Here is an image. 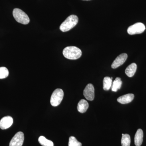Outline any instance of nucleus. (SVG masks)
<instances>
[{
    "instance_id": "obj_15",
    "label": "nucleus",
    "mask_w": 146,
    "mask_h": 146,
    "mask_svg": "<svg viewBox=\"0 0 146 146\" xmlns=\"http://www.w3.org/2000/svg\"><path fill=\"white\" fill-rule=\"evenodd\" d=\"M112 77H105L103 80V89L105 91H108L112 85Z\"/></svg>"
},
{
    "instance_id": "obj_19",
    "label": "nucleus",
    "mask_w": 146,
    "mask_h": 146,
    "mask_svg": "<svg viewBox=\"0 0 146 146\" xmlns=\"http://www.w3.org/2000/svg\"><path fill=\"white\" fill-rule=\"evenodd\" d=\"M8 69L5 67L0 68V79L5 78L9 76Z\"/></svg>"
},
{
    "instance_id": "obj_4",
    "label": "nucleus",
    "mask_w": 146,
    "mask_h": 146,
    "mask_svg": "<svg viewBox=\"0 0 146 146\" xmlns=\"http://www.w3.org/2000/svg\"><path fill=\"white\" fill-rule=\"evenodd\" d=\"M64 96V92L62 89H57L55 90L52 94L50 98V104L54 107L57 106L62 102Z\"/></svg>"
},
{
    "instance_id": "obj_3",
    "label": "nucleus",
    "mask_w": 146,
    "mask_h": 146,
    "mask_svg": "<svg viewBox=\"0 0 146 146\" xmlns=\"http://www.w3.org/2000/svg\"><path fill=\"white\" fill-rule=\"evenodd\" d=\"M13 17L16 21L23 25H27L30 22L29 16L23 10L18 8H15L13 11Z\"/></svg>"
},
{
    "instance_id": "obj_7",
    "label": "nucleus",
    "mask_w": 146,
    "mask_h": 146,
    "mask_svg": "<svg viewBox=\"0 0 146 146\" xmlns=\"http://www.w3.org/2000/svg\"><path fill=\"white\" fill-rule=\"evenodd\" d=\"M83 95L86 100L93 101L95 98V89L92 84H87L83 91Z\"/></svg>"
},
{
    "instance_id": "obj_14",
    "label": "nucleus",
    "mask_w": 146,
    "mask_h": 146,
    "mask_svg": "<svg viewBox=\"0 0 146 146\" xmlns=\"http://www.w3.org/2000/svg\"><path fill=\"white\" fill-rule=\"evenodd\" d=\"M122 84V81L121 80V79L120 78H117L112 83L111 88L112 91L113 92H117L118 90L121 89Z\"/></svg>"
},
{
    "instance_id": "obj_10",
    "label": "nucleus",
    "mask_w": 146,
    "mask_h": 146,
    "mask_svg": "<svg viewBox=\"0 0 146 146\" xmlns=\"http://www.w3.org/2000/svg\"><path fill=\"white\" fill-rule=\"evenodd\" d=\"M134 96L133 94H129L119 97L117 100L118 102L121 104H127L133 101Z\"/></svg>"
},
{
    "instance_id": "obj_20",
    "label": "nucleus",
    "mask_w": 146,
    "mask_h": 146,
    "mask_svg": "<svg viewBox=\"0 0 146 146\" xmlns=\"http://www.w3.org/2000/svg\"><path fill=\"white\" fill-rule=\"evenodd\" d=\"M82 1H91V0H82Z\"/></svg>"
},
{
    "instance_id": "obj_8",
    "label": "nucleus",
    "mask_w": 146,
    "mask_h": 146,
    "mask_svg": "<svg viewBox=\"0 0 146 146\" xmlns=\"http://www.w3.org/2000/svg\"><path fill=\"white\" fill-rule=\"evenodd\" d=\"M127 58V54L126 53H122L118 56L113 61L111 65L112 69H116L122 65L125 62Z\"/></svg>"
},
{
    "instance_id": "obj_13",
    "label": "nucleus",
    "mask_w": 146,
    "mask_h": 146,
    "mask_svg": "<svg viewBox=\"0 0 146 146\" xmlns=\"http://www.w3.org/2000/svg\"><path fill=\"white\" fill-rule=\"evenodd\" d=\"M136 70H137V65L136 63H131L126 69L125 70L126 74L129 77H132L135 74Z\"/></svg>"
},
{
    "instance_id": "obj_2",
    "label": "nucleus",
    "mask_w": 146,
    "mask_h": 146,
    "mask_svg": "<svg viewBox=\"0 0 146 146\" xmlns=\"http://www.w3.org/2000/svg\"><path fill=\"white\" fill-rule=\"evenodd\" d=\"M78 22V18L77 16L74 15H70L60 25V30L63 32L69 31L75 27Z\"/></svg>"
},
{
    "instance_id": "obj_9",
    "label": "nucleus",
    "mask_w": 146,
    "mask_h": 146,
    "mask_svg": "<svg viewBox=\"0 0 146 146\" xmlns=\"http://www.w3.org/2000/svg\"><path fill=\"white\" fill-rule=\"evenodd\" d=\"M13 123V118L10 116H6L0 121V128L2 129H7L12 125Z\"/></svg>"
},
{
    "instance_id": "obj_5",
    "label": "nucleus",
    "mask_w": 146,
    "mask_h": 146,
    "mask_svg": "<svg viewBox=\"0 0 146 146\" xmlns=\"http://www.w3.org/2000/svg\"><path fill=\"white\" fill-rule=\"evenodd\" d=\"M145 30V27L143 24L141 23H137L129 27L127 31L129 34L133 35L143 33Z\"/></svg>"
},
{
    "instance_id": "obj_17",
    "label": "nucleus",
    "mask_w": 146,
    "mask_h": 146,
    "mask_svg": "<svg viewBox=\"0 0 146 146\" xmlns=\"http://www.w3.org/2000/svg\"><path fill=\"white\" fill-rule=\"evenodd\" d=\"M131 143L130 136L128 134H122L121 144L122 146H130Z\"/></svg>"
},
{
    "instance_id": "obj_18",
    "label": "nucleus",
    "mask_w": 146,
    "mask_h": 146,
    "mask_svg": "<svg viewBox=\"0 0 146 146\" xmlns=\"http://www.w3.org/2000/svg\"><path fill=\"white\" fill-rule=\"evenodd\" d=\"M82 145L80 142H78L76 138L74 136H70L69 138L68 146H82Z\"/></svg>"
},
{
    "instance_id": "obj_1",
    "label": "nucleus",
    "mask_w": 146,
    "mask_h": 146,
    "mask_svg": "<svg viewBox=\"0 0 146 146\" xmlns=\"http://www.w3.org/2000/svg\"><path fill=\"white\" fill-rule=\"evenodd\" d=\"M64 57L70 60H76L81 57L82 53L78 47L70 46L66 47L63 50Z\"/></svg>"
},
{
    "instance_id": "obj_12",
    "label": "nucleus",
    "mask_w": 146,
    "mask_h": 146,
    "mask_svg": "<svg viewBox=\"0 0 146 146\" xmlns=\"http://www.w3.org/2000/svg\"><path fill=\"white\" fill-rule=\"evenodd\" d=\"M89 106V103L87 101L82 99L80 101L78 104L77 110L80 113H84L86 112Z\"/></svg>"
},
{
    "instance_id": "obj_16",
    "label": "nucleus",
    "mask_w": 146,
    "mask_h": 146,
    "mask_svg": "<svg viewBox=\"0 0 146 146\" xmlns=\"http://www.w3.org/2000/svg\"><path fill=\"white\" fill-rule=\"evenodd\" d=\"M38 141L42 146H54L52 141L48 140L44 136H40L38 139Z\"/></svg>"
},
{
    "instance_id": "obj_11",
    "label": "nucleus",
    "mask_w": 146,
    "mask_h": 146,
    "mask_svg": "<svg viewBox=\"0 0 146 146\" xmlns=\"http://www.w3.org/2000/svg\"><path fill=\"white\" fill-rule=\"evenodd\" d=\"M143 139V132L141 129H139L136 131L134 137V143L136 146H141Z\"/></svg>"
},
{
    "instance_id": "obj_6",
    "label": "nucleus",
    "mask_w": 146,
    "mask_h": 146,
    "mask_svg": "<svg viewBox=\"0 0 146 146\" xmlns=\"http://www.w3.org/2000/svg\"><path fill=\"white\" fill-rule=\"evenodd\" d=\"M24 134L21 131L17 132L9 143V146H22L23 144Z\"/></svg>"
}]
</instances>
